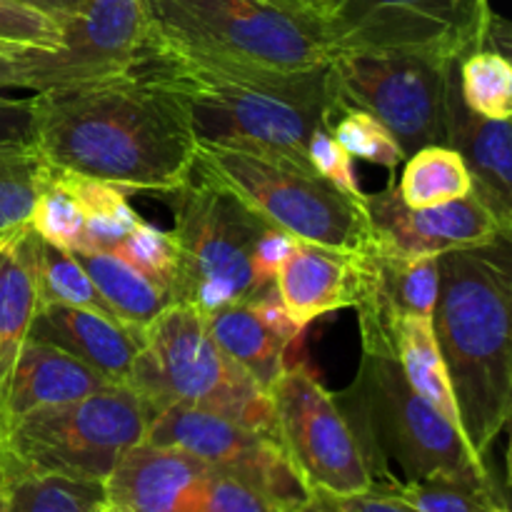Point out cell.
<instances>
[{
  "mask_svg": "<svg viewBox=\"0 0 512 512\" xmlns=\"http://www.w3.org/2000/svg\"><path fill=\"white\" fill-rule=\"evenodd\" d=\"M33 95L35 150L55 173L85 175L160 198L195 175L198 143L188 125L133 70Z\"/></svg>",
  "mask_w": 512,
  "mask_h": 512,
  "instance_id": "6da1fadb",
  "label": "cell"
},
{
  "mask_svg": "<svg viewBox=\"0 0 512 512\" xmlns=\"http://www.w3.org/2000/svg\"><path fill=\"white\" fill-rule=\"evenodd\" d=\"M328 68L303 73L228 68L148 43L133 73L173 103L198 145L240 150L315 173L310 135L330 125Z\"/></svg>",
  "mask_w": 512,
  "mask_h": 512,
  "instance_id": "7a4b0ae2",
  "label": "cell"
},
{
  "mask_svg": "<svg viewBox=\"0 0 512 512\" xmlns=\"http://www.w3.org/2000/svg\"><path fill=\"white\" fill-rule=\"evenodd\" d=\"M510 315V238L440 255L435 340L453 385L460 428L483 460L512 413Z\"/></svg>",
  "mask_w": 512,
  "mask_h": 512,
  "instance_id": "3957f363",
  "label": "cell"
},
{
  "mask_svg": "<svg viewBox=\"0 0 512 512\" xmlns=\"http://www.w3.org/2000/svg\"><path fill=\"white\" fill-rule=\"evenodd\" d=\"M335 398L363 443L375 488H395L393 465L400 470L398 483H500L490 460L475 455L463 430L410 388L395 355L363 350L353 385Z\"/></svg>",
  "mask_w": 512,
  "mask_h": 512,
  "instance_id": "277c9868",
  "label": "cell"
},
{
  "mask_svg": "<svg viewBox=\"0 0 512 512\" xmlns=\"http://www.w3.org/2000/svg\"><path fill=\"white\" fill-rule=\"evenodd\" d=\"M148 43L228 68L303 73L333 60L315 13L278 0H148Z\"/></svg>",
  "mask_w": 512,
  "mask_h": 512,
  "instance_id": "5b68a950",
  "label": "cell"
},
{
  "mask_svg": "<svg viewBox=\"0 0 512 512\" xmlns=\"http://www.w3.org/2000/svg\"><path fill=\"white\" fill-rule=\"evenodd\" d=\"M140 335L143 353L128 385L150 418L168 405H190L275 438L270 395L218 348L203 313L170 303Z\"/></svg>",
  "mask_w": 512,
  "mask_h": 512,
  "instance_id": "8992f818",
  "label": "cell"
},
{
  "mask_svg": "<svg viewBox=\"0 0 512 512\" xmlns=\"http://www.w3.org/2000/svg\"><path fill=\"white\" fill-rule=\"evenodd\" d=\"M195 175L228 190L270 228L333 250L373 240L365 198H353L308 170L240 150L198 145Z\"/></svg>",
  "mask_w": 512,
  "mask_h": 512,
  "instance_id": "52a82bcc",
  "label": "cell"
},
{
  "mask_svg": "<svg viewBox=\"0 0 512 512\" xmlns=\"http://www.w3.org/2000/svg\"><path fill=\"white\" fill-rule=\"evenodd\" d=\"M150 410L130 385L35 410L3 430L5 458L33 473L105 483L123 453L143 443Z\"/></svg>",
  "mask_w": 512,
  "mask_h": 512,
  "instance_id": "ba28073f",
  "label": "cell"
},
{
  "mask_svg": "<svg viewBox=\"0 0 512 512\" xmlns=\"http://www.w3.org/2000/svg\"><path fill=\"white\" fill-rule=\"evenodd\" d=\"M168 198L175 213L170 233L178 248L173 303L208 315L260 293L253 275V250L270 225L228 190L203 178H190Z\"/></svg>",
  "mask_w": 512,
  "mask_h": 512,
  "instance_id": "9c48e42d",
  "label": "cell"
},
{
  "mask_svg": "<svg viewBox=\"0 0 512 512\" xmlns=\"http://www.w3.org/2000/svg\"><path fill=\"white\" fill-rule=\"evenodd\" d=\"M328 80L333 113H370L398 140L405 158L428 145H448L458 63L415 53H335Z\"/></svg>",
  "mask_w": 512,
  "mask_h": 512,
  "instance_id": "30bf717a",
  "label": "cell"
},
{
  "mask_svg": "<svg viewBox=\"0 0 512 512\" xmlns=\"http://www.w3.org/2000/svg\"><path fill=\"white\" fill-rule=\"evenodd\" d=\"M488 0H330L318 13L333 53H415L458 63L485 48Z\"/></svg>",
  "mask_w": 512,
  "mask_h": 512,
  "instance_id": "8fae6325",
  "label": "cell"
},
{
  "mask_svg": "<svg viewBox=\"0 0 512 512\" xmlns=\"http://www.w3.org/2000/svg\"><path fill=\"white\" fill-rule=\"evenodd\" d=\"M268 395L275 438L310 495H355L375 488L348 413L308 360L290 363Z\"/></svg>",
  "mask_w": 512,
  "mask_h": 512,
  "instance_id": "7c38bea8",
  "label": "cell"
},
{
  "mask_svg": "<svg viewBox=\"0 0 512 512\" xmlns=\"http://www.w3.org/2000/svg\"><path fill=\"white\" fill-rule=\"evenodd\" d=\"M145 440L185 450L215 473L238 478L275 503L293 510L310 498L273 435L190 405H168L150 418Z\"/></svg>",
  "mask_w": 512,
  "mask_h": 512,
  "instance_id": "4fadbf2b",
  "label": "cell"
},
{
  "mask_svg": "<svg viewBox=\"0 0 512 512\" xmlns=\"http://www.w3.org/2000/svg\"><path fill=\"white\" fill-rule=\"evenodd\" d=\"M150 38L148 0H80L55 50H28L30 90L98 83L130 73Z\"/></svg>",
  "mask_w": 512,
  "mask_h": 512,
  "instance_id": "5bb4252c",
  "label": "cell"
},
{
  "mask_svg": "<svg viewBox=\"0 0 512 512\" xmlns=\"http://www.w3.org/2000/svg\"><path fill=\"white\" fill-rule=\"evenodd\" d=\"M440 255H398L370 240L355 250V300L365 353L395 355V333L408 318L433 320Z\"/></svg>",
  "mask_w": 512,
  "mask_h": 512,
  "instance_id": "9a60e30c",
  "label": "cell"
},
{
  "mask_svg": "<svg viewBox=\"0 0 512 512\" xmlns=\"http://www.w3.org/2000/svg\"><path fill=\"white\" fill-rule=\"evenodd\" d=\"M365 210L373 243L398 255H443L510 238V230L475 193L433 208H408L390 180L378 193H365Z\"/></svg>",
  "mask_w": 512,
  "mask_h": 512,
  "instance_id": "2e32d148",
  "label": "cell"
},
{
  "mask_svg": "<svg viewBox=\"0 0 512 512\" xmlns=\"http://www.w3.org/2000/svg\"><path fill=\"white\" fill-rule=\"evenodd\" d=\"M203 318L218 348L265 393L303 350V328L288 318L275 285Z\"/></svg>",
  "mask_w": 512,
  "mask_h": 512,
  "instance_id": "e0dca14e",
  "label": "cell"
},
{
  "mask_svg": "<svg viewBox=\"0 0 512 512\" xmlns=\"http://www.w3.org/2000/svg\"><path fill=\"white\" fill-rule=\"evenodd\" d=\"M210 468L185 450L143 440L105 478L108 505L125 512H195Z\"/></svg>",
  "mask_w": 512,
  "mask_h": 512,
  "instance_id": "ac0fdd59",
  "label": "cell"
},
{
  "mask_svg": "<svg viewBox=\"0 0 512 512\" xmlns=\"http://www.w3.org/2000/svg\"><path fill=\"white\" fill-rule=\"evenodd\" d=\"M28 338L65 350L113 385L130 383L143 353V335L125 328L113 315L58 303L38 305Z\"/></svg>",
  "mask_w": 512,
  "mask_h": 512,
  "instance_id": "d6986e66",
  "label": "cell"
},
{
  "mask_svg": "<svg viewBox=\"0 0 512 512\" xmlns=\"http://www.w3.org/2000/svg\"><path fill=\"white\" fill-rule=\"evenodd\" d=\"M108 385L113 383H108L83 360L43 340L28 338L15 360L13 375L0 403V430L35 410L75 403Z\"/></svg>",
  "mask_w": 512,
  "mask_h": 512,
  "instance_id": "ffe728a7",
  "label": "cell"
},
{
  "mask_svg": "<svg viewBox=\"0 0 512 512\" xmlns=\"http://www.w3.org/2000/svg\"><path fill=\"white\" fill-rule=\"evenodd\" d=\"M273 285L288 318L305 330L323 315L353 308L355 250H333L295 240Z\"/></svg>",
  "mask_w": 512,
  "mask_h": 512,
  "instance_id": "44dd1931",
  "label": "cell"
},
{
  "mask_svg": "<svg viewBox=\"0 0 512 512\" xmlns=\"http://www.w3.org/2000/svg\"><path fill=\"white\" fill-rule=\"evenodd\" d=\"M510 120L480 118L465 108L455 85L448 115V145L460 153L473 178V193L490 213L512 230V170Z\"/></svg>",
  "mask_w": 512,
  "mask_h": 512,
  "instance_id": "7402d4cb",
  "label": "cell"
},
{
  "mask_svg": "<svg viewBox=\"0 0 512 512\" xmlns=\"http://www.w3.org/2000/svg\"><path fill=\"white\" fill-rule=\"evenodd\" d=\"M35 243L38 235L28 230L0 248V403L40 305Z\"/></svg>",
  "mask_w": 512,
  "mask_h": 512,
  "instance_id": "603a6c76",
  "label": "cell"
},
{
  "mask_svg": "<svg viewBox=\"0 0 512 512\" xmlns=\"http://www.w3.org/2000/svg\"><path fill=\"white\" fill-rule=\"evenodd\" d=\"M73 255L98 288L110 315L135 333H143L173 303L168 290L118 255L98 250H73Z\"/></svg>",
  "mask_w": 512,
  "mask_h": 512,
  "instance_id": "cb8c5ba5",
  "label": "cell"
},
{
  "mask_svg": "<svg viewBox=\"0 0 512 512\" xmlns=\"http://www.w3.org/2000/svg\"><path fill=\"white\" fill-rule=\"evenodd\" d=\"M8 512H105L103 483L75 480L63 475L33 473L10 463L3 455L0 465Z\"/></svg>",
  "mask_w": 512,
  "mask_h": 512,
  "instance_id": "d4e9b609",
  "label": "cell"
},
{
  "mask_svg": "<svg viewBox=\"0 0 512 512\" xmlns=\"http://www.w3.org/2000/svg\"><path fill=\"white\" fill-rule=\"evenodd\" d=\"M55 183L68 190L75 203L83 210V245L80 250H98L113 253L120 240L140 223V215L125 198V190L103 180L85 178L73 173H55L50 170Z\"/></svg>",
  "mask_w": 512,
  "mask_h": 512,
  "instance_id": "484cf974",
  "label": "cell"
},
{
  "mask_svg": "<svg viewBox=\"0 0 512 512\" xmlns=\"http://www.w3.org/2000/svg\"><path fill=\"white\" fill-rule=\"evenodd\" d=\"M395 358H398L410 388H413L420 398L428 400L433 408H438L450 423L460 428L458 403H455L448 368H445L438 340H435L433 320H403L398 333H395Z\"/></svg>",
  "mask_w": 512,
  "mask_h": 512,
  "instance_id": "4316f807",
  "label": "cell"
},
{
  "mask_svg": "<svg viewBox=\"0 0 512 512\" xmlns=\"http://www.w3.org/2000/svg\"><path fill=\"white\" fill-rule=\"evenodd\" d=\"M395 188L408 208H433L473 193V178L458 150L428 145L405 158V170Z\"/></svg>",
  "mask_w": 512,
  "mask_h": 512,
  "instance_id": "83f0119b",
  "label": "cell"
},
{
  "mask_svg": "<svg viewBox=\"0 0 512 512\" xmlns=\"http://www.w3.org/2000/svg\"><path fill=\"white\" fill-rule=\"evenodd\" d=\"M50 168L35 148H0V248L30 230Z\"/></svg>",
  "mask_w": 512,
  "mask_h": 512,
  "instance_id": "f1b7e54d",
  "label": "cell"
},
{
  "mask_svg": "<svg viewBox=\"0 0 512 512\" xmlns=\"http://www.w3.org/2000/svg\"><path fill=\"white\" fill-rule=\"evenodd\" d=\"M458 90L465 108L480 118L510 120L512 63L498 50H475L458 60Z\"/></svg>",
  "mask_w": 512,
  "mask_h": 512,
  "instance_id": "f546056e",
  "label": "cell"
},
{
  "mask_svg": "<svg viewBox=\"0 0 512 512\" xmlns=\"http://www.w3.org/2000/svg\"><path fill=\"white\" fill-rule=\"evenodd\" d=\"M35 280H38V300L43 303L73 305V308L93 310L110 315L108 305L100 298L98 288L73 253L38 238L35 243Z\"/></svg>",
  "mask_w": 512,
  "mask_h": 512,
  "instance_id": "4dcf8cb0",
  "label": "cell"
},
{
  "mask_svg": "<svg viewBox=\"0 0 512 512\" xmlns=\"http://www.w3.org/2000/svg\"><path fill=\"white\" fill-rule=\"evenodd\" d=\"M390 490L420 512H510L503 483L420 480L398 483Z\"/></svg>",
  "mask_w": 512,
  "mask_h": 512,
  "instance_id": "1f68e13d",
  "label": "cell"
},
{
  "mask_svg": "<svg viewBox=\"0 0 512 512\" xmlns=\"http://www.w3.org/2000/svg\"><path fill=\"white\" fill-rule=\"evenodd\" d=\"M328 128L350 158L380 165L390 173H395L405 163V153L398 140L390 135V130L380 120H375L365 110L338 108L330 118Z\"/></svg>",
  "mask_w": 512,
  "mask_h": 512,
  "instance_id": "d6a6232c",
  "label": "cell"
},
{
  "mask_svg": "<svg viewBox=\"0 0 512 512\" xmlns=\"http://www.w3.org/2000/svg\"><path fill=\"white\" fill-rule=\"evenodd\" d=\"M113 255H118L125 263L133 265L135 270H140L150 280H155L173 298L175 280H178V248H175V240L170 230L158 228V225L148 223V220H140L120 240Z\"/></svg>",
  "mask_w": 512,
  "mask_h": 512,
  "instance_id": "836d02e7",
  "label": "cell"
},
{
  "mask_svg": "<svg viewBox=\"0 0 512 512\" xmlns=\"http://www.w3.org/2000/svg\"><path fill=\"white\" fill-rule=\"evenodd\" d=\"M83 223L85 218L80 205L48 173V180H45L33 205V213H30V230L45 243L73 253L83 245Z\"/></svg>",
  "mask_w": 512,
  "mask_h": 512,
  "instance_id": "e575fe53",
  "label": "cell"
},
{
  "mask_svg": "<svg viewBox=\"0 0 512 512\" xmlns=\"http://www.w3.org/2000/svg\"><path fill=\"white\" fill-rule=\"evenodd\" d=\"M0 43L55 50L63 43V23L23 0H0Z\"/></svg>",
  "mask_w": 512,
  "mask_h": 512,
  "instance_id": "d590c367",
  "label": "cell"
},
{
  "mask_svg": "<svg viewBox=\"0 0 512 512\" xmlns=\"http://www.w3.org/2000/svg\"><path fill=\"white\" fill-rule=\"evenodd\" d=\"M195 512H290V508L275 503L260 490L240 483L238 478L210 470L208 480H205L203 498H200Z\"/></svg>",
  "mask_w": 512,
  "mask_h": 512,
  "instance_id": "8d00e7d4",
  "label": "cell"
},
{
  "mask_svg": "<svg viewBox=\"0 0 512 512\" xmlns=\"http://www.w3.org/2000/svg\"><path fill=\"white\" fill-rule=\"evenodd\" d=\"M308 160L313 165L315 175H320V178L333 183L343 193L353 195V198H365V193L360 190L358 175H355L353 158L340 148V143L333 138V133H330L325 123L318 125L313 135H310Z\"/></svg>",
  "mask_w": 512,
  "mask_h": 512,
  "instance_id": "74e56055",
  "label": "cell"
},
{
  "mask_svg": "<svg viewBox=\"0 0 512 512\" xmlns=\"http://www.w3.org/2000/svg\"><path fill=\"white\" fill-rule=\"evenodd\" d=\"M0 148H35V95H0Z\"/></svg>",
  "mask_w": 512,
  "mask_h": 512,
  "instance_id": "f35d334b",
  "label": "cell"
},
{
  "mask_svg": "<svg viewBox=\"0 0 512 512\" xmlns=\"http://www.w3.org/2000/svg\"><path fill=\"white\" fill-rule=\"evenodd\" d=\"M295 238L285 235L283 230L265 228L263 235L258 238L253 250V275L258 288H270L275 283V275H278L280 265L285 263V258L293 250Z\"/></svg>",
  "mask_w": 512,
  "mask_h": 512,
  "instance_id": "ab89813d",
  "label": "cell"
},
{
  "mask_svg": "<svg viewBox=\"0 0 512 512\" xmlns=\"http://www.w3.org/2000/svg\"><path fill=\"white\" fill-rule=\"evenodd\" d=\"M315 495V493H313ZM338 512H420L393 490L373 488L355 495H318Z\"/></svg>",
  "mask_w": 512,
  "mask_h": 512,
  "instance_id": "60d3db41",
  "label": "cell"
},
{
  "mask_svg": "<svg viewBox=\"0 0 512 512\" xmlns=\"http://www.w3.org/2000/svg\"><path fill=\"white\" fill-rule=\"evenodd\" d=\"M28 50L20 45H0V90H30Z\"/></svg>",
  "mask_w": 512,
  "mask_h": 512,
  "instance_id": "b9f144b4",
  "label": "cell"
},
{
  "mask_svg": "<svg viewBox=\"0 0 512 512\" xmlns=\"http://www.w3.org/2000/svg\"><path fill=\"white\" fill-rule=\"evenodd\" d=\"M23 3L45 10V13H50L53 18H58L63 23V20H68L78 10L80 0H23Z\"/></svg>",
  "mask_w": 512,
  "mask_h": 512,
  "instance_id": "7bdbcfd3",
  "label": "cell"
},
{
  "mask_svg": "<svg viewBox=\"0 0 512 512\" xmlns=\"http://www.w3.org/2000/svg\"><path fill=\"white\" fill-rule=\"evenodd\" d=\"M278 3L288 5V8L305 10V13H315V15H318L320 10H323L325 5L330 3V0H278Z\"/></svg>",
  "mask_w": 512,
  "mask_h": 512,
  "instance_id": "ee69618b",
  "label": "cell"
},
{
  "mask_svg": "<svg viewBox=\"0 0 512 512\" xmlns=\"http://www.w3.org/2000/svg\"><path fill=\"white\" fill-rule=\"evenodd\" d=\"M290 512H338V510L330 508V505L325 503L323 498H318V495H310L308 500H303L300 505H295Z\"/></svg>",
  "mask_w": 512,
  "mask_h": 512,
  "instance_id": "f6af8a7d",
  "label": "cell"
},
{
  "mask_svg": "<svg viewBox=\"0 0 512 512\" xmlns=\"http://www.w3.org/2000/svg\"><path fill=\"white\" fill-rule=\"evenodd\" d=\"M0 512H8V498H5V483H3V473H0Z\"/></svg>",
  "mask_w": 512,
  "mask_h": 512,
  "instance_id": "bcb514c9",
  "label": "cell"
},
{
  "mask_svg": "<svg viewBox=\"0 0 512 512\" xmlns=\"http://www.w3.org/2000/svg\"><path fill=\"white\" fill-rule=\"evenodd\" d=\"M3 455H5V443H3V430H0V465H3Z\"/></svg>",
  "mask_w": 512,
  "mask_h": 512,
  "instance_id": "7dc6e473",
  "label": "cell"
},
{
  "mask_svg": "<svg viewBox=\"0 0 512 512\" xmlns=\"http://www.w3.org/2000/svg\"><path fill=\"white\" fill-rule=\"evenodd\" d=\"M105 512H125V510H118V508H113V505H108V510Z\"/></svg>",
  "mask_w": 512,
  "mask_h": 512,
  "instance_id": "c3c4849f",
  "label": "cell"
},
{
  "mask_svg": "<svg viewBox=\"0 0 512 512\" xmlns=\"http://www.w3.org/2000/svg\"><path fill=\"white\" fill-rule=\"evenodd\" d=\"M0 45H8V43H0Z\"/></svg>",
  "mask_w": 512,
  "mask_h": 512,
  "instance_id": "681fc988",
  "label": "cell"
}]
</instances>
